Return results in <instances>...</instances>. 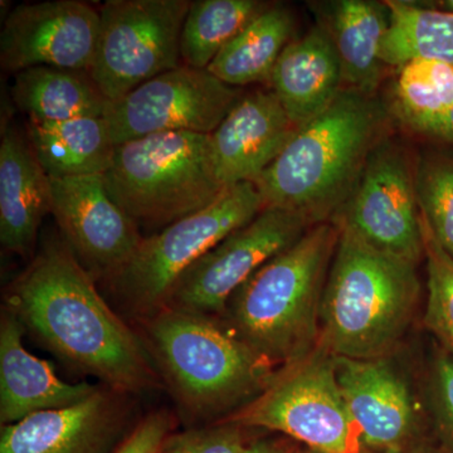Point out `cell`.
I'll return each mask as SVG.
<instances>
[{
  "mask_svg": "<svg viewBox=\"0 0 453 453\" xmlns=\"http://www.w3.org/2000/svg\"><path fill=\"white\" fill-rule=\"evenodd\" d=\"M7 308L55 356L113 392L136 395L155 383L150 353L65 241L43 244L9 286Z\"/></svg>",
  "mask_w": 453,
  "mask_h": 453,
  "instance_id": "obj_1",
  "label": "cell"
},
{
  "mask_svg": "<svg viewBox=\"0 0 453 453\" xmlns=\"http://www.w3.org/2000/svg\"><path fill=\"white\" fill-rule=\"evenodd\" d=\"M386 118L374 97L344 88L256 180L265 208L295 211L311 226L333 222L383 140Z\"/></svg>",
  "mask_w": 453,
  "mask_h": 453,
  "instance_id": "obj_2",
  "label": "cell"
},
{
  "mask_svg": "<svg viewBox=\"0 0 453 453\" xmlns=\"http://www.w3.org/2000/svg\"><path fill=\"white\" fill-rule=\"evenodd\" d=\"M338 228L321 303L319 347L335 357H389L418 303L417 265L375 249L348 226Z\"/></svg>",
  "mask_w": 453,
  "mask_h": 453,
  "instance_id": "obj_3",
  "label": "cell"
},
{
  "mask_svg": "<svg viewBox=\"0 0 453 453\" xmlns=\"http://www.w3.org/2000/svg\"><path fill=\"white\" fill-rule=\"evenodd\" d=\"M338 241L334 223L310 226L253 273L226 305L232 332L276 368L319 345L321 303Z\"/></svg>",
  "mask_w": 453,
  "mask_h": 453,
  "instance_id": "obj_4",
  "label": "cell"
},
{
  "mask_svg": "<svg viewBox=\"0 0 453 453\" xmlns=\"http://www.w3.org/2000/svg\"><path fill=\"white\" fill-rule=\"evenodd\" d=\"M148 319L150 354L179 403L195 416L238 410L275 374L273 363L213 318L164 308Z\"/></svg>",
  "mask_w": 453,
  "mask_h": 453,
  "instance_id": "obj_5",
  "label": "cell"
},
{
  "mask_svg": "<svg viewBox=\"0 0 453 453\" xmlns=\"http://www.w3.org/2000/svg\"><path fill=\"white\" fill-rule=\"evenodd\" d=\"M105 183L138 225L166 226L204 210L225 189L211 135L172 131L116 146Z\"/></svg>",
  "mask_w": 453,
  "mask_h": 453,
  "instance_id": "obj_6",
  "label": "cell"
},
{
  "mask_svg": "<svg viewBox=\"0 0 453 453\" xmlns=\"http://www.w3.org/2000/svg\"><path fill=\"white\" fill-rule=\"evenodd\" d=\"M220 421L270 429L321 453H360L336 380L335 357L316 347L276 369L257 396Z\"/></svg>",
  "mask_w": 453,
  "mask_h": 453,
  "instance_id": "obj_7",
  "label": "cell"
},
{
  "mask_svg": "<svg viewBox=\"0 0 453 453\" xmlns=\"http://www.w3.org/2000/svg\"><path fill=\"white\" fill-rule=\"evenodd\" d=\"M264 208V198L252 181L226 187L204 210L144 238L110 281L134 311L150 318L165 308L170 292L188 268Z\"/></svg>",
  "mask_w": 453,
  "mask_h": 453,
  "instance_id": "obj_8",
  "label": "cell"
},
{
  "mask_svg": "<svg viewBox=\"0 0 453 453\" xmlns=\"http://www.w3.org/2000/svg\"><path fill=\"white\" fill-rule=\"evenodd\" d=\"M190 0H107L101 5L94 81L109 101L183 65L180 35Z\"/></svg>",
  "mask_w": 453,
  "mask_h": 453,
  "instance_id": "obj_9",
  "label": "cell"
},
{
  "mask_svg": "<svg viewBox=\"0 0 453 453\" xmlns=\"http://www.w3.org/2000/svg\"><path fill=\"white\" fill-rule=\"evenodd\" d=\"M312 226L295 211L264 208L203 255L175 283L165 308L208 318L225 315L234 292Z\"/></svg>",
  "mask_w": 453,
  "mask_h": 453,
  "instance_id": "obj_10",
  "label": "cell"
},
{
  "mask_svg": "<svg viewBox=\"0 0 453 453\" xmlns=\"http://www.w3.org/2000/svg\"><path fill=\"white\" fill-rule=\"evenodd\" d=\"M241 97L210 71L181 65L109 101L105 118L116 146L172 131L211 135Z\"/></svg>",
  "mask_w": 453,
  "mask_h": 453,
  "instance_id": "obj_11",
  "label": "cell"
},
{
  "mask_svg": "<svg viewBox=\"0 0 453 453\" xmlns=\"http://www.w3.org/2000/svg\"><path fill=\"white\" fill-rule=\"evenodd\" d=\"M334 225L356 232L380 251L417 265L425 257L416 168L395 142L381 140Z\"/></svg>",
  "mask_w": 453,
  "mask_h": 453,
  "instance_id": "obj_12",
  "label": "cell"
},
{
  "mask_svg": "<svg viewBox=\"0 0 453 453\" xmlns=\"http://www.w3.org/2000/svg\"><path fill=\"white\" fill-rule=\"evenodd\" d=\"M50 179V214L65 244L89 275L111 279L144 240L138 223L113 201L103 174Z\"/></svg>",
  "mask_w": 453,
  "mask_h": 453,
  "instance_id": "obj_13",
  "label": "cell"
},
{
  "mask_svg": "<svg viewBox=\"0 0 453 453\" xmlns=\"http://www.w3.org/2000/svg\"><path fill=\"white\" fill-rule=\"evenodd\" d=\"M100 25V11L79 0L18 5L0 35V65L16 73L38 65L89 71Z\"/></svg>",
  "mask_w": 453,
  "mask_h": 453,
  "instance_id": "obj_14",
  "label": "cell"
},
{
  "mask_svg": "<svg viewBox=\"0 0 453 453\" xmlns=\"http://www.w3.org/2000/svg\"><path fill=\"white\" fill-rule=\"evenodd\" d=\"M335 372L362 451L418 453L421 429L412 390L389 357H335Z\"/></svg>",
  "mask_w": 453,
  "mask_h": 453,
  "instance_id": "obj_15",
  "label": "cell"
},
{
  "mask_svg": "<svg viewBox=\"0 0 453 453\" xmlns=\"http://www.w3.org/2000/svg\"><path fill=\"white\" fill-rule=\"evenodd\" d=\"M297 130L273 89L241 97L211 134L214 164L223 186L256 183Z\"/></svg>",
  "mask_w": 453,
  "mask_h": 453,
  "instance_id": "obj_16",
  "label": "cell"
},
{
  "mask_svg": "<svg viewBox=\"0 0 453 453\" xmlns=\"http://www.w3.org/2000/svg\"><path fill=\"white\" fill-rule=\"evenodd\" d=\"M116 395L98 387L80 403L2 426L0 453L111 452L124 426Z\"/></svg>",
  "mask_w": 453,
  "mask_h": 453,
  "instance_id": "obj_17",
  "label": "cell"
},
{
  "mask_svg": "<svg viewBox=\"0 0 453 453\" xmlns=\"http://www.w3.org/2000/svg\"><path fill=\"white\" fill-rule=\"evenodd\" d=\"M25 327L5 310L0 323V421L13 425L44 411L61 410L85 401L98 389L89 383H65L46 360L23 345Z\"/></svg>",
  "mask_w": 453,
  "mask_h": 453,
  "instance_id": "obj_18",
  "label": "cell"
},
{
  "mask_svg": "<svg viewBox=\"0 0 453 453\" xmlns=\"http://www.w3.org/2000/svg\"><path fill=\"white\" fill-rule=\"evenodd\" d=\"M50 179L28 140L13 127H3L0 142V242L17 255H31L42 220L50 213Z\"/></svg>",
  "mask_w": 453,
  "mask_h": 453,
  "instance_id": "obj_19",
  "label": "cell"
},
{
  "mask_svg": "<svg viewBox=\"0 0 453 453\" xmlns=\"http://www.w3.org/2000/svg\"><path fill=\"white\" fill-rule=\"evenodd\" d=\"M342 83L338 52L319 25L283 50L270 86L292 124L301 129L332 105L344 89Z\"/></svg>",
  "mask_w": 453,
  "mask_h": 453,
  "instance_id": "obj_20",
  "label": "cell"
},
{
  "mask_svg": "<svg viewBox=\"0 0 453 453\" xmlns=\"http://www.w3.org/2000/svg\"><path fill=\"white\" fill-rule=\"evenodd\" d=\"M321 26L332 37L348 88L372 96L384 65L381 44L390 26L387 3L339 0L326 4Z\"/></svg>",
  "mask_w": 453,
  "mask_h": 453,
  "instance_id": "obj_21",
  "label": "cell"
},
{
  "mask_svg": "<svg viewBox=\"0 0 453 453\" xmlns=\"http://www.w3.org/2000/svg\"><path fill=\"white\" fill-rule=\"evenodd\" d=\"M27 140L50 178L105 174L116 145L105 116L57 122L28 121Z\"/></svg>",
  "mask_w": 453,
  "mask_h": 453,
  "instance_id": "obj_22",
  "label": "cell"
},
{
  "mask_svg": "<svg viewBox=\"0 0 453 453\" xmlns=\"http://www.w3.org/2000/svg\"><path fill=\"white\" fill-rule=\"evenodd\" d=\"M12 96L31 121L105 116L109 100L88 71L38 65L16 74Z\"/></svg>",
  "mask_w": 453,
  "mask_h": 453,
  "instance_id": "obj_23",
  "label": "cell"
},
{
  "mask_svg": "<svg viewBox=\"0 0 453 453\" xmlns=\"http://www.w3.org/2000/svg\"><path fill=\"white\" fill-rule=\"evenodd\" d=\"M294 18L281 5L268 7L220 50L207 70L220 81L242 88L268 83L280 56L291 42Z\"/></svg>",
  "mask_w": 453,
  "mask_h": 453,
  "instance_id": "obj_24",
  "label": "cell"
},
{
  "mask_svg": "<svg viewBox=\"0 0 453 453\" xmlns=\"http://www.w3.org/2000/svg\"><path fill=\"white\" fill-rule=\"evenodd\" d=\"M390 26L381 59L401 67L413 58H431L453 65V14L426 8L417 2L388 0Z\"/></svg>",
  "mask_w": 453,
  "mask_h": 453,
  "instance_id": "obj_25",
  "label": "cell"
},
{
  "mask_svg": "<svg viewBox=\"0 0 453 453\" xmlns=\"http://www.w3.org/2000/svg\"><path fill=\"white\" fill-rule=\"evenodd\" d=\"M268 7L258 0L192 2L180 35L181 62L207 70L220 50Z\"/></svg>",
  "mask_w": 453,
  "mask_h": 453,
  "instance_id": "obj_26",
  "label": "cell"
},
{
  "mask_svg": "<svg viewBox=\"0 0 453 453\" xmlns=\"http://www.w3.org/2000/svg\"><path fill=\"white\" fill-rule=\"evenodd\" d=\"M452 106L453 65L413 58L399 67L395 110L408 127L429 134Z\"/></svg>",
  "mask_w": 453,
  "mask_h": 453,
  "instance_id": "obj_27",
  "label": "cell"
},
{
  "mask_svg": "<svg viewBox=\"0 0 453 453\" xmlns=\"http://www.w3.org/2000/svg\"><path fill=\"white\" fill-rule=\"evenodd\" d=\"M419 211L429 231L453 258V159L426 157L416 166Z\"/></svg>",
  "mask_w": 453,
  "mask_h": 453,
  "instance_id": "obj_28",
  "label": "cell"
},
{
  "mask_svg": "<svg viewBox=\"0 0 453 453\" xmlns=\"http://www.w3.org/2000/svg\"><path fill=\"white\" fill-rule=\"evenodd\" d=\"M428 297L425 323L453 356V258L440 246L421 216Z\"/></svg>",
  "mask_w": 453,
  "mask_h": 453,
  "instance_id": "obj_29",
  "label": "cell"
},
{
  "mask_svg": "<svg viewBox=\"0 0 453 453\" xmlns=\"http://www.w3.org/2000/svg\"><path fill=\"white\" fill-rule=\"evenodd\" d=\"M247 429L237 423L219 421L204 428L170 434L159 453H246Z\"/></svg>",
  "mask_w": 453,
  "mask_h": 453,
  "instance_id": "obj_30",
  "label": "cell"
},
{
  "mask_svg": "<svg viewBox=\"0 0 453 453\" xmlns=\"http://www.w3.org/2000/svg\"><path fill=\"white\" fill-rule=\"evenodd\" d=\"M429 403L438 438L447 453H453V356L441 353L432 366Z\"/></svg>",
  "mask_w": 453,
  "mask_h": 453,
  "instance_id": "obj_31",
  "label": "cell"
},
{
  "mask_svg": "<svg viewBox=\"0 0 453 453\" xmlns=\"http://www.w3.org/2000/svg\"><path fill=\"white\" fill-rule=\"evenodd\" d=\"M170 429L172 419L168 414H149L113 453H159L166 438L170 436Z\"/></svg>",
  "mask_w": 453,
  "mask_h": 453,
  "instance_id": "obj_32",
  "label": "cell"
},
{
  "mask_svg": "<svg viewBox=\"0 0 453 453\" xmlns=\"http://www.w3.org/2000/svg\"><path fill=\"white\" fill-rule=\"evenodd\" d=\"M301 445L288 437H265L253 440L246 453H297Z\"/></svg>",
  "mask_w": 453,
  "mask_h": 453,
  "instance_id": "obj_33",
  "label": "cell"
},
{
  "mask_svg": "<svg viewBox=\"0 0 453 453\" xmlns=\"http://www.w3.org/2000/svg\"><path fill=\"white\" fill-rule=\"evenodd\" d=\"M428 135L436 136L438 139L445 140V142L453 144V106Z\"/></svg>",
  "mask_w": 453,
  "mask_h": 453,
  "instance_id": "obj_34",
  "label": "cell"
},
{
  "mask_svg": "<svg viewBox=\"0 0 453 453\" xmlns=\"http://www.w3.org/2000/svg\"><path fill=\"white\" fill-rule=\"evenodd\" d=\"M297 453H321L318 451H314V449H310L308 447L301 446L300 451Z\"/></svg>",
  "mask_w": 453,
  "mask_h": 453,
  "instance_id": "obj_35",
  "label": "cell"
},
{
  "mask_svg": "<svg viewBox=\"0 0 453 453\" xmlns=\"http://www.w3.org/2000/svg\"><path fill=\"white\" fill-rule=\"evenodd\" d=\"M360 453H374V452H366V451H362Z\"/></svg>",
  "mask_w": 453,
  "mask_h": 453,
  "instance_id": "obj_36",
  "label": "cell"
}]
</instances>
